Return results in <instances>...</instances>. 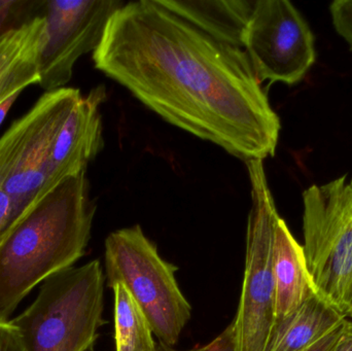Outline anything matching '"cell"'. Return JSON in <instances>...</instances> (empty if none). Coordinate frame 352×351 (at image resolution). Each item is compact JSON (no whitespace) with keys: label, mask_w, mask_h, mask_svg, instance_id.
<instances>
[{"label":"cell","mask_w":352,"mask_h":351,"mask_svg":"<svg viewBox=\"0 0 352 351\" xmlns=\"http://www.w3.org/2000/svg\"><path fill=\"white\" fill-rule=\"evenodd\" d=\"M93 61L176 127L245 163L274 156L280 120L245 52L209 36L159 0L124 4Z\"/></svg>","instance_id":"obj_1"},{"label":"cell","mask_w":352,"mask_h":351,"mask_svg":"<svg viewBox=\"0 0 352 351\" xmlns=\"http://www.w3.org/2000/svg\"><path fill=\"white\" fill-rule=\"evenodd\" d=\"M95 205L86 172L58 183L0 240V317L8 319L41 282L85 255Z\"/></svg>","instance_id":"obj_2"},{"label":"cell","mask_w":352,"mask_h":351,"mask_svg":"<svg viewBox=\"0 0 352 351\" xmlns=\"http://www.w3.org/2000/svg\"><path fill=\"white\" fill-rule=\"evenodd\" d=\"M104 282L98 260L43 282L34 302L12 319L27 351H89L104 325Z\"/></svg>","instance_id":"obj_3"},{"label":"cell","mask_w":352,"mask_h":351,"mask_svg":"<svg viewBox=\"0 0 352 351\" xmlns=\"http://www.w3.org/2000/svg\"><path fill=\"white\" fill-rule=\"evenodd\" d=\"M105 271L111 288L122 284L136 301L160 341L173 346L192 317L175 278L140 226L111 233L105 240Z\"/></svg>","instance_id":"obj_4"},{"label":"cell","mask_w":352,"mask_h":351,"mask_svg":"<svg viewBox=\"0 0 352 351\" xmlns=\"http://www.w3.org/2000/svg\"><path fill=\"white\" fill-rule=\"evenodd\" d=\"M304 253L314 290L352 319V177L303 193Z\"/></svg>","instance_id":"obj_5"},{"label":"cell","mask_w":352,"mask_h":351,"mask_svg":"<svg viewBox=\"0 0 352 351\" xmlns=\"http://www.w3.org/2000/svg\"><path fill=\"white\" fill-rule=\"evenodd\" d=\"M82 93L61 88L45 92L0 137V188L21 218L47 194L54 144Z\"/></svg>","instance_id":"obj_6"},{"label":"cell","mask_w":352,"mask_h":351,"mask_svg":"<svg viewBox=\"0 0 352 351\" xmlns=\"http://www.w3.org/2000/svg\"><path fill=\"white\" fill-rule=\"evenodd\" d=\"M252 207L246 232L245 271L236 315L238 351H266L275 321L272 253L279 218L261 160L246 162Z\"/></svg>","instance_id":"obj_7"},{"label":"cell","mask_w":352,"mask_h":351,"mask_svg":"<svg viewBox=\"0 0 352 351\" xmlns=\"http://www.w3.org/2000/svg\"><path fill=\"white\" fill-rule=\"evenodd\" d=\"M243 47L260 84H298L316 60L314 33L287 0L254 1Z\"/></svg>","instance_id":"obj_8"},{"label":"cell","mask_w":352,"mask_h":351,"mask_svg":"<svg viewBox=\"0 0 352 351\" xmlns=\"http://www.w3.org/2000/svg\"><path fill=\"white\" fill-rule=\"evenodd\" d=\"M118 0H39L37 16L47 25V39L38 59L39 86L65 88L76 61L96 51L109 21L124 5Z\"/></svg>","instance_id":"obj_9"},{"label":"cell","mask_w":352,"mask_h":351,"mask_svg":"<svg viewBox=\"0 0 352 351\" xmlns=\"http://www.w3.org/2000/svg\"><path fill=\"white\" fill-rule=\"evenodd\" d=\"M107 99L103 86L82 95L70 111L54 144L47 193L67 177L86 172L103 148L100 106Z\"/></svg>","instance_id":"obj_10"},{"label":"cell","mask_w":352,"mask_h":351,"mask_svg":"<svg viewBox=\"0 0 352 351\" xmlns=\"http://www.w3.org/2000/svg\"><path fill=\"white\" fill-rule=\"evenodd\" d=\"M273 278L275 290V323L295 313L316 293L303 245L292 234L287 223L277 218L273 236Z\"/></svg>","instance_id":"obj_11"},{"label":"cell","mask_w":352,"mask_h":351,"mask_svg":"<svg viewBox=\"0 0 352 351\" xmlns=\"http://www.w3.org/2000/svg\"><path fill=\"white\" fill-rule=\"evenodd\" d=\"M45 39L47 25L39 16L0 34V103L39 84L38 59Z\"/></svg>","instance_id":"obj_12"},{"label":"cell","mask_w":352,"mask_h":351,"mask_svg":"<svg viewBox=\"0 0 352 351\" xmlns=\"http://www.w3.org/2000/svg\"><path fill=\"white\" fill-rule=\"evenodd\" d=\"M160 3L209 36L239 49L243 47L254 5L250 0H165Z\"/></svg>","instance_id":"obj_13"},{"label":"cell","mask_w":352,"mask_h":351,"mask_svg":"<svg viewBox=\"0 0 352 351\" xmlns=\"http://www.w3.org/2000/svg\"><path fill=\"white\" fill-rule=\"evenodd\" d=\"M346 319L314 293L295 313L274 324L266 351L308 350Z\"/></svg>","instance_id":"obj_14"},{"label":"cell","mask_w":352,"mask_h":351,"mask_svg":"<svg viewBox=\"0 0 352 351\" xmlns=\"http://www.w3.org/2000/svg\"><path fill=\"white\" fill-rule=\"evenodd\" d=\"M115 293V339L117 351H152L154 333L146 315L125 286L117 284Z\"/></svg>","instance_id":"obj_15"},{"label":"cell","mask_w":352,"mask_h":351,"mask_svg":"<svg viewBox=\"0 0 352 351\" xmlns=\"http://www.w3.org/2000/svg\"><path fill=\"white\" fill-rule=\"evenodd\" d=\"M333 25L352 51V0H336L330 5Z\"/></svg>","instance_id":"obj_16"},{"label":"cell","mask_w":352,"mask_h":351,"mask_svg":"<svg viewBox=\"0 0 352 351\" xmlns=\"http://www.w3.org/2000/svg\"><path fill=\"white\" fill-rule=\"evenodd\" d=\"M0 351H27L22 333L8 319L0 317Z\"/></svg>","instance_id":"obj_17"},{"label":"cell","mask_w":352,"mask_h":351,"mask_svg":"<svg viewBox=\"0 0 352 351\" xmlns=\"http://www.w3.org/2000/svg\"><path fill=\"white\" fill-rule=\"evenodd\" d=\"M20 218L21 214L16 204L0 188V240Z\"/></svg>","instance_id":"obj_18"},{"label":"cell","mask_w":352,"mask_h":351,"mask_svg":"<svg viewBox=\"0 0 352 351\" xmlns=\"http://www.w3.org/2000/svg\"><path fill=\"white\" fill-rule=\"evenodd\" d=\"M188 351H238L235 324H230L214 340L202 346Z\"/></svg>","instance_id":"obj_19"},{"label":"cell","mask_w":352,"mask_h":351,"mask_svg":"<svg viewBox=\"0 0 352 351\" xmlns=\"http://www.w3.org/2000/svg\"><path fill=\"white\" fill-rule=\"evenodd\" d=\"M345 323V321H344ZM344 323L342 325L337 327L336 329L331 331L330 333L327 334L324 338L320 340V341L316 342V344L311 346V348H308V350L304 351H331L332 348H334L335 343H336L337 340H338L339 336H340L341 332H342L343 326H344Z\"/></svg>","instance_id":"obj_20"},{"label":"cell","mask_w":352,"mask_h":351,"mask_svg":"<svg viewBox=\"0 0 352 351\" xmlns=\"http://www.w3.org/2000/svg\"><path fill=\"white\" fill-rule=\"evenodd\" d=\"M331 351H352V321H345L342 332Z\"/></svg>","instance_id":"obj_21"},{"label":"cell","mask_w":352,"mask_h":351,"mask_svg":"<svg viewBox=\"0 0 352 351\" xmlns=\"http://www.w3.org/2000/svg\"><path fill=\"white\" fill-rule=\"evenodd\" d=\"M20 94L21 92L16 93V94L12 95V96L8 97V99H6L3 102L0 103V125L3 123L6 115H8L10 109H12L14 103L16 102V99H18L19 95Z\"/></svg>","instance_id":"obj_22"},{"label":"cell","mask_w":352,"mask_h":351,"mask_svg":"<svg viewBox=\"0 0 352 351\" xmlns=\"http://www.w3.org/2000/svg\"><path fill=\"white\" fill-rule=\"evenodd\" d=\"M152 351H178L175 350L173 346H168V344L164 343V342L160 341L156 342L154 350Z\"/></svg>","instance_id":"obj_23"},{"label":"cell","mask_w":352,"mask_h":351,"mask_svg":"<svg viewBox=\"0 0 352 351\" xmlns=\"http://www.w3.org/2000/svg\"><path fill=\"white\" fill-rule=\"evenodd\" d=\"M89 351H92V350H89Z\"/></svg>","instance_id":"obj_24"}]
</instances>
